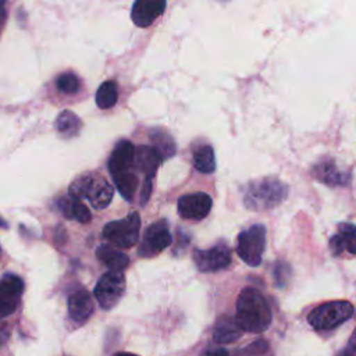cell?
Segmentation results:
<instances>
[{"mask_svg":"<svg viewBox=\"0 0 356 356\" xmlns=\"http://www.w3.org/2000/svg\"><path fill=\"white\" fill-rule=\"evenodd\" d=\"M235 318L243 331L260 334L270 327L273 316L266 298L254 288H245L236 299Z\"/></svg>","mask_w":356,"mask_h":356,"instance_id":"cell-1","label":"cell"},{"mask_svg":"<svg viewBox=\"0 0 356 356\" xmlns=\"http://www.w3.org/2000/svg\"><path fill=\"white\" fill-rule=\"evenodd\" d=\"M288 186L275 177H266L249 182L243 191V203L248 209L270 210L285 200Z\"/></svg>","mask_w":356,"mask_h":356,"instance_id":"cell-2","label":"cell"},{"mask_svg":"<svg viewBox=\"0 0 356 356\" xmlns=\"http://www.w3.org/2000/svg\"><path fill=\"white\" fill-rule=\"evenodd\" d=\"M68 195L78 199H86L95 209L102 210L110 204L113 199V188L104 177L88 172L71 182Z\"/></svg>","mask_w":356,"mask_h":356,"instance_id":"cell-3","label":"cell"},{"mask_svg":"<svg viewBox=\"0 0 356 356\" xmlns=\"http://www.w3.org/2000/svg\"><path fill=\"white\" fill-rule=\"evenodd\" d=\"M355 307L348 300H331L314 307L309 316V324L317 331L334 330L353 316Z\"/></svg>","mask_w":356,"mask_h":356,"instance_id":"cell-4","label":"cell"},{"mask_svg":"<svg viewBox=\"0 0 356 356\" xmlns=\"http://www.w3.org/2000/svg\"><path fill=\"white\" fill-rule=\"evenodd\" d=\"M140 216L138 211H132L121 220L108 221L103 227V236L111 245L121 249H128L138 242Z\"/></svg>","mask_w":356,"mask_h":356,"instance_id":"cell-5","label":"cell"},{"mask_svg":"<svg viewBox=\"0 0 356 356\" xmlns=\"http://www.w3.org/2000/svg\"><path fill=\"white\" fill-rule=\"evenodd\" d=\"M266 249V227L254 224L243 229L238 235L236 253L242 261L250 267H257L261 263V256Z\"/></svg>","mask_w":356,"mask_h":356,"instance_id":"cell-6","label":"cell"},{"mask_svg":"<svg viewBox=\"0 0 356 356\" xmlns=\"http://www.w3.org/2000/svg\"><path fill=\"white\" fill-rule=\"evenodd\" d=\"M163 156L159 153L157 149L149 145H140L136 147V157H135V168L138 174H142L145 181L140 189L139 200L140 204H146L149 200V196L152 193V184L153 177L157 171V167L163 163Z\"/></svg>","mask_w":356,"mask_h":356,"instance_id":"cell-7","label":"cell"},{"mask_svg":"<svg viewBox=\"0 0 356 356\" xmlns=\"http://www.w3.org/2000/svg\"><path fill=\"white\" fill-rule=\"evenodd\" d=\"M172 242L167 220H159L146 227L143 238L138 246V256L154 257Z\"/></svg>","mask_w":356,"mask_h":356,"instance_id":"cell-8","label":"cell"},{"mask_svg":"<svg viewBox=\"0 0 356 356\" xmlns=\"http://www.w3.org/2000/svg\"><path fill=\"white\" fill-rule=\"evenodd\" d=\"M125 292V277L122 273L107 271L104 273L96 286H95V298L99 302L100 307L104 310L113 309Z\"/></svg>","mask_w":356,"mask_h":356,"instance_id":"cell-9","label":"cell"},{"mask_svg":"<svg viewBox=\"0 0 356 356\" xmlns=\"http://www.w3.org/2000/svg\"><path fill=\"white\" fill-rule=\"evenodd\" d=\"M193 261L202 273L218 271L229 266L231 250L225 242H217L210 249H195Z\"/></svg>","mask_w":356,"mask_h":356,"instance_id":"cell-10","label":"cell"},{"mask_svg":"<svg viewBox=\"0 0 356 356\" xmlns=\"http://www.w3.org/2000/svg\"><path fill=\"white\" fill-rule=\"evenodd\" d=\"M135 157H136V147L132 145V142L127 139L120 140L114 146L107 163L111 177H117L128 172H136Z\"/></svg>","mask_w":356,"mask_h":356,"instance_id":"cell-11","label":"cell"},{"mask_svg":"<svg viewBox=\"0 0 356 356\" xmlns=\"http://www.w3.org/2000/svg\"><path fill=\"white\" fill-rule=\"evenodd\" d=\"M213 206L211 197L204 192H195L184 195L177 202L178 213L186 220H203L209 216Z\"/></svg>","mask_w":356,"mask_h":356,"instance_id":"cell-12","label":"cell"},{"mask_svg":"<svg viewBox=\"0 0 356 356\" xmlns=\"http://www.w3.org/2000/svg\"><path fill=\"white\" fill-rule=\"evenodd\" d=\"M24 292V281L17 274H4L0 282V314L7 317L15 312L21 295Z\"/></svg>","mask_w":356,"mask_h":356,"instance_id":"cell-13","label":"cell"},{"mask_svg":"<svg viewBox=\"0 0 356 356\" xmlns=\"http://www.w3.org/2000/svg\"><path fill=\"white\" fill-rule=\"evenodd\" d=\"M167 3L164 0H138L131 10V19L139 28L153 24V21L163 14Z\"/></svg>","mask_w":356,"mask_h":356,"instance_id":"cell-14","label":"cell"},{"mask_svg":"<svg viewBox=\"0 0 356 356\" xmlns=\"http://www.w3.org/2000/svg\"><path fill=\"white\" fill-rule=\"evenodd\" d=\"M312 172L317 181L328 186H345L350 179V174L339 170L335 161L331 159H325L317 163L313 167Z\"/></svg>","mask_w":356,"mask_h":356,"instance_id":"cell-15","label":"cell"},{"mask_svg":"<svg viewBox=\"0 0 356 356\" xmlns=\"http://www.w3.org/2000/svg\"><path fill=\"white\" fill-rule=\"evenodd\" d=\"M328 246L334 256H341L343 252L356 254V225L341 222L337 234L330 238Z\"/></svg>","mask_w":356,"mask_h":356,"instance_id":"cell-16","label":"cell"},{"mask_svg":"<svg viewBox=\"0 0 356 356\" xmlns=\"http://www.w3.org/2000/svg\"><path fill=\"white\" fill-rule=\"evenodd\" d=\"M68 313L75 323H85L93 313V302L88 291L78 289L68 296Z\"/></svg>","mask_w":356,"mask_h":356,"instance_id":"cell-17","label":"cell"},{"mask_svg":"<svg viewBox=\"0 0 356 356\" xmlns=\"http://www.w3.org/2000/svg\"><path fill=\"white\" fill-rule=\"evenodd\" d=\"M57 207L64 217L70 220H76L81 224H86L92 220V214L88 206L82 202V199L74 197L71 195L60 197L57 202Z\"/></svg>","mask_w":356,"mask_h":356,"instance_id":"cell-18","label":"cell"},{"mask_svg":"<svg viewBox=\"0 0 356 356\" xmlns=\"http://www.w3.org/2000/svg\"><path fill=\"white\" fill-rule=\"evenodd\" d=\"M243 334V330L238 324L235 317L231 316H222L217 320L213 331V339L217 343H231L241 338Z\"/></svg>","mask_w":356,"mask_h":356,"instance_id":"cell-19","label":"cell"},{"mask_svg":"<svg viewBox=\"0 0 356 356\" xmlns=\"http://www.w3.org/2000/svg\"><path fill=\"white\" fill-rule=\"evenodd\" d=\"M95 253L99 261L107 266L110 271L122 273V270H125L127 266L129 264V257L121 250L113 248L111 245H99Z\"/></svg>","mask_w":356,"mask_h":356,"instance_id":"cell-20","label":"cell"},{"mask_svg":"<svg viewBox=\"0 0 356 356\" xmlns=\"http://www.w3.org/2000/svg\"><path fill=\"white\" fill-rule=\"evenodd\" d=\"M193 165L196 170L204 174H210L216 170V156L210 145H200L193 150L192 154Z\"/></svg>","mask_w":356,"mask_h":356,"instance_id":"cell-21","label":"cell"},{"mask_svg":"<svg viewBox=\"0 0 356 356\" xmlns=\"http://www.w3.org/2000/svg\"><path fill=\"white\" fill-rule=\"evenodd\" d=\"M81 127V120L70 110H63L56 120V129L65 138L75 136L79 132Z\"/></svg>","mask_w":356,"mask_h":356,"instance_id":"cell-22","label":"cell"},{"mask_svg":"<svg viewBox=\"0 0 356 356\" xmlns=\"http://www.w3.org/2000/svg\"><path fill=\"white\" fill-rule=\"evenodd\" d=\"M118 90L114 81H104L96 90V104L102 110H107L117 103Z\"/></svg>","mask_w":356,"mask_h":356,"instance_id":"cell-23","label":"cell"},{"mask_svg":"<svg viewBox=\"0 0 356 356\" xmlns=\"http://www.w3.org/2000/svg\"><path fill=\"white\" fill-rule=\"evenodd\" d=\"M150 140H152L153 147L159 150V153L163 156V159H170L175 154V142L170 136L168 132H164L161 129L152 131Z\"/></svg>","mask_w":356,"mask_h":356,"instance_id":"cell-24","label":"cell"},{"mask_svg":"<svg viewBox=\"0 0 356 356\" xmlns=\"http://www.w3.org/2000/svg\"><path fill=\"white\" fill-rule=\"evenodd\" d=\"M56 86L60 92L72 95L79 90V79L72 72H64V74L58 75V78L56 79Z\"/></svg>","mask_w":356,"mask_h":356,"instance_id":"cell-25","label":"cell"},{"mask_svg":"<svg viewBox=\"0 0 356 356\" xmlns=\"http://www.w3.org/2000/svg\"><path fill=\"white\" fill-rule=\"evenodd\" d=\"M339 356H356V328L352 332L348 343L345 345V348L341 350Z\"/></svg>","mask_w":356,"mask_h":356,"instance_id":"cell-26","label":"cell"},{"mask_svg":"<svg viewBox=\"0 0 356 356\" xmlns=\"http://www.w3.org/2000/svg\"><path fill=\"white\" fill-rule=\"evenodd\" d=\"M202 356H229V355L224 348H213V349L204 350Z\"/></svg>","mask_w":356,"mask_h":356,"instance_id":"cell-27","label":"cell"},{"mask_svg":"<svg viewBox=\"0 0 356 356\" xmlns=\"http://www.w3.org/2000/svg\"><path fill=\"white\" fill-rule=\"evenodd\" d=\"M114 356H138V355H134V353H128V352H120V353H115Z\"/></svg>","mask_w":356,"mask_h":356,"instance_id":"cell-28","label":"cell"}]
</instances>
